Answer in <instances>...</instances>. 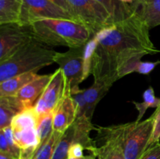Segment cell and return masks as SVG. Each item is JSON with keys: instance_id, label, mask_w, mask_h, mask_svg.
Returning <instances> with one entry per match:
<instances>
[{"instance_id": "8fae6325", "label": "cell", "mask_w": 160, "mask_h": 159, "mask_svg": "<svg viewBox=\"0 0 160 159\" xmlns=\"http://www.w3.org/2000/svg\"><path fill=\"white\" fill-rule=\"evenodd\" d=\"M67 90L66 78L60 68L52 74L51 79L34 108L38 115L52 112Z\"/></svg>"}, {"instance_id": "8992f818", "label": "cell", "mask_w": 160, "mask_h": 159, "mask_svg": "<svg viewBox=\"0 0 160 159\" xmlns=\"http://www.w3.org/2000/svg\"><path fill=\"white\" fill-rule=\"evenodd\" d=\"M154 126L152 115L144 121L123 124V147L126 159H138L148 147Z\"/></svg>"}, {"instance_id": "e0dca14e", "label": "cell", "mask_w": 160, "mask_h": 159, "mask_svg": "<svg viewBox=\"0 0 160 159\" xmlns=\"http://www.w3.org/2000/svg\"><path fill=\"white\" fill-rule=\"evenodd\" d=\"M138 13L151 28L160 25V0H142Z\"/></svg>"}, {"instance_id": "ac0fdd59", "label": "cell", "mask_w": 160, "mask_h": 159, "mask_svg": "<svg viewBox=\"0 0 160 159\" xmlns=\"http://www.w3.org/2000/svg\"><path fill=\"white\" fill-rule=\"evenodd\" d=\"M22 0H0V25L18 23Z\"/></svg>"}, {"instance_id": "d6a6232c", "label": "cell", "mask_w": 160, "mask_h": 159, "mask_svg": "<svg viewBox=\"0 0 160 159\" xmlns=\"http://www.w3.org/2000/svg\"><path fill=\"white\" fill-rule=\"evenodd\" d=\"M142 0H137V2H138V4L139 7H140L141 4H142Z\"/></svg>"}, {"instance_id": "9a60e30c", "label": "cell", "mask_w": 160, "mask_h": 159, "mask_svg": "<svg viewBox=\"0 0 160 159\" xmlns=\"http://www.w3.org/2000/svg\"><path fill=\"white\" fill-rule=\"evenodd\" d=\"M112 84L100 80H94V84L89 88L84 89V96L88 105L87 118L92 120L97 104L108 93Z\"/></svg>"}, {"instance_id": "ba28073f", "label": "cell", "mask_w": 160, "mask_h": 159, "mask_svg": "<svg viewBox=\"0 0 160 159\" xmlns=\"http://www.w3.org/2000/svg\"><path fill=\"white\" fill-rule=\"evenodd\" d=\"M43 19H63L77 21L70 12L51 0H22L19 22L20 26H29L34 22Z\"/></svg>"}, {"instance_id": "5bb4252c", "label": "cell", "mask_w": 160, "mask_h": 159, "mask_svg": "<svg viewBox=\"0 0 160 159\" xmlns=\"http://www.w3.org/2000/svg\"><path fill=\"white\" fill-rule=\"evenodd\" d=\"M25 109L16 96L0 97V130L10 126L12 118Z\"/></svg>"}, {"instance_id": "d6986e66", "label": "cell", "mask_w": 160, "mask_h": 159, "mask_svg": "<svg viewBox=\"0 0 160 159\" xmlns=\"http://www.w3.org/2000/svg\"><path fill=\"white\" fill-rule=\"evenodd\" d=\"M101 3L110 14L113 23L123 21L137 13L129 7L120 3L118 0H96Z\"/></svg>"}, {"instance_id": "ffe728a7", "label": "cell", "mask_w": 160, "mask_h": 159, "mask_svg": "<svg viewBox=\"0 0 160 159\" xmlns=\"http://www.w3.org/2000/svg\"><path fill=\"white\" fill-rule=\"evenodd\" d=\"M75 136V123H73L61 136L54 151L52 159H67L70 146Z\"/></svg>"}, {"instance_id": "6da1fadb", "label": "cell", "mask_w": 160, "mask_h": 159, "mask_svg": "<svg viewBox=\"0 0 160 159\" xmlns=\"http://www.w3.org/2000/svg\"><path fill=\"white\" fill-rule=\"evenodd\" d=\"M149 30L137 12L92 37L95 41L91 57L94 80L112 85L132 73L144 56L160 52L150 38Z\"/></svg>"}, {"instance_id": "7c38bea8", "label": "cell", "mask_w": 160, "mask_h": 159, "mask_svg": "<svg viewBox=\"0 0 160 159\" xmlns=\"http://www.w3.org/2000/svg\"><path fill=\"white\" fill-rule=\"evenodd\" d=\"M77 119V111L71 93L67 88L63 97L53 110V129L63 133Z\"/></svg>"}, {"instance_id": "4316f807", "label": "cell", "mask_w": 160, "mask_h": 159, "mask_svg": "<svg viewBox=\"0 0 160 159\" xmlns=\"http://www.w3.org/2000/svg\"><path fill=\"white\" fill-rule=\"evenodd\" d=\"M138 159H160L159 142L147 148Z\"/></svg>"}, {"instance_id": "4dcf8cb0", "label": "cell", "mask_w": 160, "mask_h": 159, "mask_svg": "<svg viewBox=\"0 0 160 159\" xmlns=\"http://www.w3.org/2000/svg\"><path fill=\"white\" fill-rule=\"evenodd\" d=\"M0 159H16L13 156L7 154V153L0 151Z\"/></svg>"}, {"instance_id": "2e32d148", "label": "cell", "mask_w": 160, "mask_h": 159, "mask_svg": "<svg viewBox=\"0 0 160 159\" xmlns=\"http://www.w3.org/2000/svg\"><path fill=\"white\" fill-rule=\"evenodd\" d=\"M38 76L37 73H22L0 82V97L16 96L23 87Z\"/></svg>"}, {"instance_id": "44dd1931", "label": "cell", "mask_w": 160, "mask_h": 159, "mask_svg": "<svg viewBox=\"0 0 160 159\" xmlns=\"http://www.w3.org/2000/svg\"><path fill=\"white\" fill-rule=\"evenodd\" d=\"M62 135V132L53 129L49 138L43 144L38 147L32 159H52L56 145Z\"/></svg>"}, {"instance_id": "f546056e", "label": "cell", "mask_w": 160, "mask_h": 159, "mask_svg": "<svg viewBox=\"0 0 160 159\" xmlns=\"http://www.w3.org/2000/svg\"><path fill=\"white\" fill-rule=\"evenodd\" d=\"M51 1H52L53 2H55L56 4H57L58 6H59L60 7H62V9H64L65 10H67V12H70V13L71 14V15L73 16V17H74L75 19H76L74 14H73V9H72L71 6H70V5L69 4V2H67V0H51ZM76 20H77V19H76ZM77 21H78V20H77ZM79 23H80V22H79Z\"/></svg>"}, {"instance_id": "4fadbf2b", "label": "cell", "mask_w": 160, "mask_h": 159, "mask_svg": "<svg viewBox=\"0 0 160 159\" xmlns=\"http://www.w3.org/2000/svg\"><path fill=\"white\" fill-rule=\"evenodd\" d=\"M51 76L52 75H38L17 94L16 97L21 101L26 108L34 107L48 85Z\"/></svg>"}, {"instance_id": "f1b7e54d", "label": "cell", "mask_w": 160, "mask_h": 159, "mask_svg": "<svg viewBox=\"0 0 160 159\" xmlns=\"http://www.w3.org/2000/svg\"><path fill=\"white\" fill-rule=\"evenodd\" d=\"M0 151L7 153V154H10V155L13 156L12 154V151H11L10 147H9L8 141L6 140V137H5L4 133H3L2 130H0Z\"/></svg>"}, {"instance_id": "7402d4cb", "label": "cell", "mask_w": 160, "mask_h": 159, "mask_svg": "<svg viewBox=\"0 0 160 159\" xmlns=\"http://www.w3.org/2000/svg\"><path fill=\"white\" fill-rule=\"evenodd\" d=\"M132 102L138 112L137 119L135 121L141 122L147 109L149 108H157L159 105L160 98H156L155 95L154 89L152 87H149L144 91L142 102H136V101H132Z\"/></svg>"}, {"instance_id": "5b68a950", "label": "cell", "mask_w": 160, "mask_h": 159, "mask_svg": "<svg viewBox=\"0 0 160 159\" xmlns=\"http://www.w3.org/2000/svg\"><path fill=\"white\" fill-rule=\"evenodd\" d=\"M77 20L92 33V37L114 24L110 14L96 0H67Z\"/></svg>"}, {"instance_id": "7a4b0ae2", "label": "cell", "mask_w": 160, "mask_h": 159, "mask_svg": "<svg viewBox=\"0 0 160 159\" xmlns=\"http://www.w3.org/2000/svg\"><path fill=\"white\" fill-rule=\"evenodd\" d=\"M30 26L33 37L48 46L78 48L92 38V33L82 23L63 19H43Z\"/></svg>"}, {"instance_id": "3957f363", "label": "cell", "mask_w": 160, "mask_h": 159, "mask_svg": "<svg viewBox=\"0 0 160 159\" xmlns=\"http://www.w3.org/2000/svg\"><path fill=\"white\" fill-rule=\"evenodd\" d=\"M57 51L33 37L5 60L0 62V82L25 73H37L55 62Z\"/></svg>"}, {"instance_id": "83f0119b", "label": "cell", "mask_w": 160, "mask_h": 159, "mask_svg": "<svg viewBox=\"0 0 160 159\" xmlns=\"http://www.w3.org/2000/svg\"><path fill=\"white\" fill-rule=\"evenodd\" d=\"M85 149L84 146L80 143H73L68 151L67 158H78L84 156V151Z\"/></svg>"}, {"instance_id": "277c9868", "label": "cell", "mask_w": 160, "mask_h": 159, "mask_svg": "<svg viewBox=\"0 0 160 159\" xmlns=\"http://www.w3.org/2000/svg\"><path fill=\"white\" fill-rule=\"evenodd\" d=\"M38 115L34 108H29L16 115L11 122L14 140L20 147V159H32L40 145L36 126Z\"/></svg>"}, {"instance_id": "d4e9b609", "label": "cell", "mask_w": 160, "mask_h": 159, "mask_svg": "<svg viewBox=\"0 0 160 159\" xmlns=\"http://www.w3.org/2000/svg\"><path fill=\"white\" fill-rule=\"evenodd\" d=\"M152 115L154 118V126H153L152 135L148 143V147L159 142L160 140V104L156 108V110Z\"/></svg>"}, {"instance_id": "484cf974", "label": "cell", "mask_w": 160, "mask_h": 159, "mask_svg": "<svg viewBox=\"0 0 160 159\" xmlns=\"http://www.w3.org/2000/svg\"><path fill=\"white\" fill-rule=\"evenodd\" d=\"M159 64L160 61H156V62H142V61H140L134 67L133 73L148 75Z\"/></svg>"}, {"instance_id": "cb8c5ba5", "label": "cell", "mask_w": 160, "mask_h": 159, "mask_svg": "<svg viewBox=\"0 0 160 159\" xmlns=\"http://www.w3.org/2000/svg\"><path fill=\"white\" fill-rule=\"evenodd\" d=\"M72 98L74 102L77 111V118L87 117L88 105L84 96V90H80L74 94H72Z\"/></svg>"}, {"instance_id": "1f68e13d", "label": "cell", "mask_w": 160, "mask_h": 159, "mask_svg": "<svg viewBox=\"0 0 160 159\" xmlns=\"http://www.w3.org/2000/svg\"><path fill=\"white\" fill-rule=\"evenodd\" d=\"M67 159H97L96 156L94 155L93 154H88V155H84L81 157H78V158H67Z\"/></svg>"}, {"instance_id": "9c48e42d", "label": "cell", "mask_w": 160, "mask_h": 159, "mask_svg": "<svg viewBox=\"0 0 160 159\" xmlns=\"http://www.w3.org/2000/svg\"><path fill=\"white\" fill-rule=\"evenodd\" d=\"M123 124L114 125L107 127H95L98 132V139L102 142L91 154L96 156L97 159H126L123 151Z\"/></svg>"}, {"instance_id": "30bf717a", "label": "cell", "mask_w": 160, "mask_h": 159, "mask_svg": "<svg viewBox=\"0 0 160 159\" xmlns=\"http://www.w3.org/2000/svg\"><path fill=\"white\" fill-rule=\"evenodd\" d=\"M31 39L30 26L18 23L0 25V62L12 55Z\"/></svg>"}, {"instance_id": "52a82bcc", "label": "cell", "mask_w": 160, "mask_h": 159, "mask_svg": "<svg viewBox=\"0 0 160 159\" xmlns=\"http://www.w3.org/2000/svg\"><path fill=\"white\" fill-rule=\"evenodd\" d=\"M85 47L70 48L65 52H57L55 62L62 70L66 78L67 88L70 93L74 94L80 90L79 85L88 77L85 70Z\"/></svg>"}, {"instance_id": "603a6c76", "label": "cell", "mask_w": 160, "mask_h": 159, "mask_svg": "<svg viewBox=\"0 0 160 159\" xmlns=\"http://www.w3.org/2000/svg\"><path fill=\"white\" fill-rule=\"evenodd\" d=\"M40 145L43 144L53 132V112L38 115L36 126Z\"/></svg>"}]
</instances>
